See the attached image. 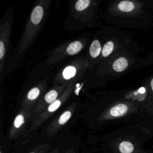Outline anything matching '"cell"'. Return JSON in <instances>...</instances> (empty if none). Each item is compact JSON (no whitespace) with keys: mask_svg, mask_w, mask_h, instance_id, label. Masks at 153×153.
Listing matches in <instances>:
<instances>
[{"mask_svg":"<svg viewBox=\"0 0 153 153\" xmlns=\"http://www.w3.org/2000/svg\"><path fill=\"white\" fill-rule=\"evenodd\" d=\"M11 28V22H4L0 27V71L2 72L3 63L8 45Z\"/></svg>","mask_w":153,"mask_h":153,"instance_id":"52a82bcc","label":"cell"},{"mask_svg":"<svg viewBox=\"0 0 153 153\" xmlns=\"http://www.w3.org/2000/svg\"><path fill=\"white\" fill-rule=\"evenodd\" d=\"M151 88H152V91H153V79H152V80L151 81Z\"/></svg>","mask_w":153,"mask_h":153,"instance_id":"9a60e30c","label":"cell"},{"mask_svg":"<svg viewBox=\"0 0 153 153\" xmlns=\"http://www.w3.org/2000/svg\"><path fill=\"white\" fill-rule=\"evenodd\" d=\"M102 50V47L100 42L97 39H94L91 42L90 45L89 54L92 59H96L101 55Z\"/></svg>","mask_w":153,"mask_h":153,"instance_id":"8fae6325","label":"cell"},{"mask_svg":"<svg viewBox=\"0 0 153 153\" xmlns=\"http://www.w3.org/2000/svg\"><path fill=\"white\" fill-rule=\"evenodd\" d=\"M128 111V106L126 103H120L108 108L103 112L106 119L118 118L126 115Z\"/></svg>","mask_w":153,"mask_h":153,"instance_id":"ba28073f","label":"cell"},{"mask_svg":"<svg viewBox=\"0 0 153 153\" xmlns=\"http://www.w3.org/2000/svg\"><path fill=\"white\" fill-rule=\"evenodd\" d=\"M134 7H135V5L132 1H122L119 2L115 5V10H115L121 13H130L134 9Z\"/></svg>","mask_w":153,"mask_h":153,"instance_id":"7c38bea8","label":"cell"},{"mask_svg":"<svg viewBox=\"0 0 153 153\" xmlns=\"http://www.w3.org/2000/svg\"><path fill=\"white\" fill-rule=\"evenodd\" d=\"M115 48L114 42L112 40L108 41L102 47V50L101 53L102 58H106L109 57L114 51Z\"/></svg>","mask_w":153,"mask_h":153,"instance_id":"4fadbf2b","label":"cell"},{"mask_svg":"<svg viewBox=\"0 0 153 153\" xmlns=\"http://www.w3.org/2000/svg\"><path fill=\"white\" fill-rule=\"evenodd\" d=\"M47 81L46 79L40 81L30 88L23 97L20 108L33 109L38 102L45 93Z\"/></svg>","mask_w":153,"mask_h":153,"instance_id":"5b68a950","label":"cell"},{"mask_svg":"<svg viewBox=\"0 0 153 153\" xmlns=\"http://www.w3.org/2000/svg\"><path fill=\"white\" fill-rule=\"evenodd\" d=\"M87 42L85 39H79L70 41L56 48L48 58L47 64H54L62 59L79 53Z\"/></svg>","mask_w":153,"mask_h":153,"instance_id":"3957f363","label":"cell"},{"mask_svg":"<svg viewBox=\"0 0 153 153\" xmlns=\"http://www.w3.org/2000/svg\"><path fill=\"white\" fill-rule=\"evenodd\" d=\"M128 66V62L124 57H119L111 63V69L115 72H121L125 71Z\"/></svg>","mask_w":153,"mask_h":153,"instance_id":"30bf717a","label":"cell"},{"mask_svg":"<svg viewBox=\"0 0 153 153\" xmlns=\"http://www.w3.org/2000/svg\"><path fill=\"white\" fill-rule=\"evenodd\" d=\"M68 85H57L46 92L36 103L32 110V115L42 112L48 105L57 100L65 91Z\"/></svg>","mask_w":153,"mask_h":153,"instance_id":"277c9868","label":"cell"},{"mask_svg":"<svg viewBox=\"0 0 153 153\" xmlns=\"http://www.w3.org/2000/svg\"><path fill=\"white\" fill-rule=\"evenodd\" d=\"M74 83L75 82L70 84L68 86L65 91L63 92V93L57 100H56L54 102L48 105L42 112L37 114L38 116L36 120V124L43 122V121L47 119L66 102V101L69 99L73 91Z\"/></svg>","mask_w":153,"mask_h":153,"instance_id":"8992f818","label":"cell"},{"mask_svg":"<svg viewBox=\"0 0 153 153\" xmlns=\"http://www.w3.org/2000/svg\"><path fill=\"white\" fill-rule=\"evenodd\" d=\"M50 1L41 0L33 8L18 47V53L25 52L30 45L46 19Z\"/></svg>","mask_w":153,"mask_h":153,"instance_id":"6da1fadb","label":"cell"},{"mask_svg":"<svg viewBox=\"0 0 153 153\" xmlns=\"http://www.w3.org/2000/svg\"><path fill=\"white\" fill-rule=\"evenodd\" d=\"M93 1L90 0H78L74 5V9L77 14L85 15L89 9H91L95 5Z\"/></svg>","mask_w":153,"mask_h":153,"instance_id":"9c48e42d","label":"cell"},{"mask_svg":"<svg viewBox=\"0 0 153 153\" xmlns=\"http://www.w3.org/2000/svg\"><path fill=\"white\" fill-rule=\"evenodd\" d=\"M133 144L128 141H124L120 144L119 149L121 153H131L133 151Z\"/></svg>","mask_w":153,"mask_h":153,"instance_id":"5bb4252c","label":"cell"},{"mask_svg":"<svg viewBox=\"0 0 153 153\" xmlns=\"http://www.w3.org/2000/svg\"><path fill=\"white\" fill-rule=\"evenodd\" d=\"M90 66L86 57H80L69 62L57 74L54 80L55 85H69L82 77Z\"/></svg>","mask_w":153,"mask_h":153,"instance_id":"7a4b0ae2","label":"cell"}]
</instances>
